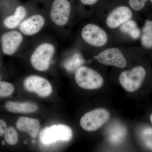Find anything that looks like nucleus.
Instances as JSON below:
<instances>
[{
	"label": "nucleus",
	"mask_w": 152,
	"mask_h": 152,
	"mask_svg": "<svg viewBox=\"0 0 152 152\" xmlns=\"http://www.w3.org/2000/svg\"><path fill=\"white\" fill-rule=\"evenodd\" d=\"M94 58L99 63L119 68L126 66L127 61L122 53L116 48H110L101 52Z\"/></svg>",
	"instance_id": "nucleus-9"
},
{
	"label": "nucleus",
	"mask_w": 152,
	"mask_h": 152,
	"mask_svg": "<svg viewBox=\"0 0 152 152\" xmlns=\"http://www.w3.org/2000/svg\"><path fill=\"white\" fill-rule=\"evenodd\" d=\"M81 36L86 42L92 46L102 47L108 41L107 34L104 30L94 24H88L81 31Z\"/></svg>",
	"instance_id": "nucleus-7"
},
{
	"label": "nucleus",
	"mask_w": 152,
	"mask_h": 152,
	"mask_svg": "<svg viewBox=\"0 0 152 152\" xmlns=\"http://www.w3.org/2000/svg\"><path fill=\"white\" fill-rule=\"evenodd\" d=\"M6 109L8 111L15 113H28L37 110L38 106L35 104L30 102H6Z\"/></svg>",
	"instance_id": "nucleus-16"
},
{
	"label": "nucleus",
	"mask_w": 152,
	"mask_h": 152,
	"mask_svg": "<svg viewBox=\"0 0 152 152\" xmlns=\"http://www.w3.org/2000/svg\"><path fill=\"white\" fill-rule=\"evenodd\" d=\"M5 144V142L4 141H3L1 142V144L3 145H4Z\"/></svg>",
	"instance_id": "nucleus-25"
},
{
	"label": "nucleus",
	"mask_w": 152,
	"mask_h": 152,
	"mask_svg": "<svg viewBox=\"0 0 152 152\" xmlns=\"http://www.w3.org/2000/svg\"><path fill=\"white\" fill-rule=\"evenodd\" d=\"M0 78H1V76H0Z\"/></svg>",
	"instance_id": "nucleus-27"
},
{
	"label": "nucleus",
	"mask_w": 152,
	"mask_h": 152,
	"mask_svg": "<svg viewBox=\"0 0 152 152\" xmlns=\"http://www.w3.org/2000/svg\"><path fill=\"white\" fill-rule=\"evenodd\" d=\"M108 127L107 136L108 140L113 144H118L124 140L126 129L122 125L118 123H113Z\"/></svg>",
	"instance_id": "nucleus-15"
},
{
	"label": "nucleus",
	"mask_w": 152,
	"mask_h": 152,
	"mask_svg": "<svg viewBox=\"0 0 152 152\" xmlns=\"http://www.w3.org/2000/svg\"><path fill=\"white\" fill-rule=\"evenodd\" d=\"M71 5L69 0H53L50 12L52 22L59 27L65 26L69 22Z\"/></svg>",
	"instance_id": "nucleus-6"
},
{
	"label": "nucleus",
	"mask_w": 152,
	"mask_h": 152,
	"mask_svg": "<svg viewBox=\"0 0 152 152\" xmlns=\"http://www.w3.org/2000/svg\"><path fill=\"white\" fill-rule=\"evenodd\" d=\"M7 127V124L4 120L0 119V137H2L4 135Z\"/></svg>",
	"instance_id": "nucleus-22"
},
{
	"label": "nucleus",
	"mask_w": 152,
	"mask_h": 152,
	"mask_svg": "<svg viewBox=\"0 0 152 152\" xmlns=\"http://www.w3.org/2000/svg\"><path fill=\"white\" fill-rule=\"evenodd\" d=\"M121 31L130 36L133 39H138L140 36V31L134 21L130 20L120 26Z\"/></svg>",
	"instance_id": "nucleus-17"
},
{
	"label": "nucleus",
	"mask_w": 152,
	"mask_h": 152,
	"mask_svg": "<svg viewBox=\"0 0 152 152\" xmlns=\"http://www.w3.org/2000/svg\"><path fill=\"white\" fill-rule=\"evenodd\" d=\"M24 86L27 91L35 93L42 97L48 96L53 90L50 83L47 79L34 75L25 79Z\"/></svg>",
	"instance_id": "nucleus-8"
},
{
	"label": "nucleus",
	"mask_w": 152,
	"mask_h": 152,
	"mask_svg": "<svg viewBox=\"0 0 152 152\" xmlns=\"http://www.w3.org/2000/svg\"><path fill=\"white\" fill-rule=\"evenodd\" d=\"M151 1L152 3V0H151Z\"/></svg>",
	"instance_id": "nucleus-26"
},
{
	"label": "nucleus",
	"mask_w": 152,
	"mask_h": 152,
	"mask_svg": "<svg viewBox=\"0 0 152 152\" xmlns=\"http://www.w3.org/2000/svg\"><path fill=\"white\" fill-rule=\"evenodd\" d=\"M23 40L21 33L12 30L4 33L1 37V47L4 54L12 56L16 52Z\"/></svg>",
	"instance_id": "nucleus-10"
},
{
	"label": "nucleus",
	"mask_w": 152,
	"mask_h": 152,
	"mask_svg": "<svg viewBox=\"0 0 152 152\" xmlns=\"http://www.w3.org/2000/svg\"><path fill=\"white\" fill-rule=\"evenodd\" d=\"M56 48L50 42L42 43L37 47L30 58V62L33 68L39 72H45L50 67Z\"/></svg>",
	"instance_id": "nucleus-1"
},
{
	"label": "nucleus",
	"mask_w": 152,
	"mask_h": 152,
	"mask_svg": "<svg viewBox=\"0 0 152 152\" xmlns=\"http://www.w3.org/2000/svg\"><path fill=\"white\" fill-rule=\"evenodd\" d=\"M75 79L77 84L85 89L99 88L104 83L102 77L98 72L86 66L80 67L77 69Z\"/></svg>",
	"instance_id": "nucleus-3"
},
{
	"label": "nucleus",
	"mask_w": 152,
	"mask_h": 152,
	"mask_svg": "<svg viewBox=\"0 0 152 152\" xmlns=\"http://www.w3.org/2000/svg\"><path fill=\"white\" fill-rule=\"evenodd\" d=\"M27 12L24 6H18L13 15L6 17L4 19L3 21L4 26L9 29H13L18 27L25 20Z\"/></svg>",
	"instance_id": "nucleus-14"
},
{
	"label": "nucleus",
	"mask_w": 152,
	"mask_h": 152,
	"mask_svg": "<svg viewBox=\"0 0 152 152\" xmlns=\"http://www.w3.org/2000/svg\"><path fill=\"white\" fill-rule=\"evenodd\" d=\"M98 0H80L83 4L85 5H92L98 1Z\"/></svg>",
	"instance_id": "nucleus-23"
},
{
	"label": "nucleus",
	"mask_w": 152,
	"mask_h": 152,
	"mask_svg": "<svg viewBox=\"0 0 152 152\" xmlns=\"http://www.w3.org/2000/svg\"><path fill=\"white\" fill-rule=\"evenodd\" d=\"M14 87L10 83L0 81V97L9 96L13 94Z\"/></svg>",
	"instance_id": "nucleus-20"
},
{
	"label": "nucleus",
	"mask_w": 152,
	"mask_h": 152,
	"mask_svg": "<svg viewBox=\"0 0 152 152\" xmlns=\"http://www.w3.org/2000/svg\"><path fill=\"white\" fill-rule=\"evenodd\" d=\"M142 45L147 48H152V21L147 20L143 28L141 39Z\"/></svg>",
	"instance_id": "nucleus-18"
},
{
	"label": "nucleus",
	"mask_w": 152,
	"mask_h": 152,
	"mask_svg": "<svg viewBox=\"0 0 152 152\" xmlns=\"http://www.w3.org/2000/svg\"><path fill=\"white\" fill-rule=\"evenodd\" d=\"M146 75V71L141 66L133 68L130 71L123 72L119 80L122 86L128 92H134L141 86Z\"/></svg>",
	"instance_id": "nucleus-4"
},
{
	"label": "nucleus",
	"mask_w": 152,
	"mask_h": 152,
	"mask_svg": "<svg viewBox=\"0 0 152 152\" xmlns=\"http://www.w3.org/2000/svg\"><path fill=\"white\" fill-rule=\"evenodd\" d=\"M44 17L34 14L25 19L19 26L20 31L24 35L32 36L40 31L45 24Z\"/></svg>",
	"instance_id": "nucleus-11"
},
{
	"label": "nucleus",
	"mask_w": 152,
	"mask_h": 152,
	"mask_svg": "<svg viewBox=\"0 0 152 152\" xmlns=\"http://www.w3.org/2000/svg\"><path fill=\"white\" fill-rule=\"evenodd\" d=\"M132 12L126 6H122L114 9L106 20V24L108 27L116 28L132 17Z\"/></svg>",
	"instance_id": "nucleus-12"
},
{
	"label": "nucleus",
	"mask_w": 152,
	"mask_h": 152,
	"mask_svg": "<svg viewBox=\"0 0 152 152\" xmlns=\"http://www.w3.org/2000/svg\"><path fill=\"white\" fill-rule=\"evenodd\" d=\"M147 1L148 0H129V4L133 10L139 11L144 7Z\"/></svg>",
	"instance_id": "nucleus-21"
},
{
	"label": "nucleus",
	"mask_w": 152,
	"mask_h": 152,
	"mask_svg": "<svg viewBox=\"0 0 152 152\" xmlns=\"http://www.w3.org/2000/svg\"><path fill=\"white\" fill-rule=\"evenodd\" d=\"M16 127L19 131L26 132L33 138H35L39 132L40 124L36 119L21 117L17 121Z\"/></svg>",
	"instance_id": "nucleus-13"
},
{
	"label": "nucleus",
	"mask_w": 152,
	"mask_h": 152,
	"mask_svg": "<svg viewBox=\"0 0 152 152\" xmlns=\"http://www.w3.org/2000/svg\"><path fill=\"white\" fill-rule=\"evenodd\" d=\"M110 118V113L106 109H96L83 115L80 121V124L85 130L94 132L107 123Z\"/></svg>",
	"instance_id": "nucleus-5"
},
{
	"label": "nucleus",
	"mask_w": 152,
	"mask_h": 152,
	"mask_svg": "<svg viewBox=\"0 0 152 152\" xmlns=\"http://www.w3.org/2000/svg\"><path fill=\"white\" fill-rule=\"evenodd\" d=\"M72 129L65 125H55L44 129L39 135L40 141L45 145L58 141L68 142L72 137Z\"/></svg>",
	"instance_id": "nucleus-2"
},
{
	"label": "nucleus",
	"mask_w": 152,
	"mask_h": 152,
	"mask_svg": "<svg viewBox=\"0 0 152 152\" xmlns=\"http://www.w3.org/2000/svg\"><path fill=\"white\" fill-rule=\"evenodd\" d=\"M150 120H151V122L152 124V114L150 116Z\"/></svg>",
	"instance_id": "nucleus-24"
},
{
	"label": "nucleus",
	"mask_w": 152,
	"mask_h": 152,
	"mask_svg": "<svg viewBox=\"0 0 152 152\" xmlns=\"http://www.w3.org/2000/svg\"><path fill=\"white\" fill-rule=\"evenodd\" d=\"M4 139L9 145H14L18 143V137L16 131L12 127L7 129L4 135Z\"/></svg>",
	"instance_id": "nucleus-19"
}]
</instances>
